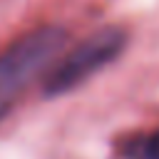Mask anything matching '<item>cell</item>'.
Segmentation results:
<instances>
[{"label": "cell", "mask_w": 159, "mask_h": 159, "mask_svg": "<svg viewBox=\"0 0 159 159\" xmlns=\"http://www.w3.org/2000/svg\"><path fill=\"white\" fill-rule=\"evenodd\" d=\"M127 45V32L122 27L107 25L84 37L77 47H72L57 65L50 67L45 77V94H65L89 80L97 70L114 62Z\"/></svg>", "instance_id": "2"}, {"label": "cell", "mask_w": 159, "mask_h": 159, "mask_svg": "<svg viewBox=\"0 0 159 159\" xmlns=\"http://www.w3.org/2000/svg\"><path fill=\"white\" fill-rule=\"evenodd\" d=\"M67 42V32L57 25H42L5 52H0V117L17 102V97L45 72Z\"/></svg>", "instance_id": "1"}, {"label": "cell", "mask_w": 159, "mask_h": 159, "mask_svg": "<svg viewBox=\"0 0 159 159\" xmlns=\"http://www.w3.org/2000/svg\"><path fill=\"white\" fill-rule=\"evenodd\" d=\"M129 157L134 159H159V129L149 137H142L134 142V149H129Z\"/></svg>", "instance_id": "3"}]
</instances>
